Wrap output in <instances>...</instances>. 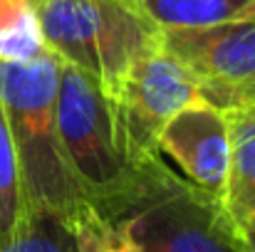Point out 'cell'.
Segmentation results:
<instances>
[{"instance_id":"1","label":"cell","mask_w":255,"mask_h":252,"mask_svg":"<svg viewBox=\"0 0 255 252\" xmlns=\"http://www.w3.org/2000/svg\"><path fill=\"white\" fill-rule=\"evenodd\" d=\"M60 57L47 47L27 62H0V106L32 218L65 223L85 200L57 134Z\"/></svg>"},{"instance_id":"13","label":"cell","mask_w":255,"mask_h":252,"mask_svg":"<svg viewBox=\"0 0 255 252\" xmlns=\"http://www.w3.org/2000/svg\"><path fill=\"white\" fill-rule=\"evenodd\" d=\"M0 252H75L70 230L55 218H37L25 238L0 248Z\"/></svg>"},{"instance_id":"5","label":"cell","mask_w":255,"mask_h":252,"mask_svg":"<svg viewBox=\"0 0 255 252\" xmlns=\"http://www.w3.org/2000/svg\"><path fill=\"white\" fill-rule=\"evenodd\" d=\"M161 47L173 55L218 109L255 104V20L198 30H161Z\"/></svg>"},{"instance_id":"14","label":"cell","mask_w":255,"mask_h":252,"mask_svg":"<svg viewBox=\"0 0 255 252\" xmlns=\"http://www.w3.org/2000/svg\"><path fill=\"white\" fill-rule=\"evenodd\" d=\"M253 220H255V218H253ZM253 220H251V223H253Z\"/></svg>"},{"instance_id":"12","label":"cell","mask_w":255,"mask_h":252,"mask_svg":"<svg viewBox=\"0 0 255 252\" xmlns=\"http://www.w3.org/2000/svg\"><path fill=\"white\" fill-rule=\"evenodd\" d=\"M42 50L35 0H0V62H27Z\"/></svg>"},{"instance_id":"8","label":"cell","mask_w":255,"mask_h":252,"mask_svg":"<svg viewBox=\"0 0 255 252\" xmlns=\"http://www.w3.org/2000/svg\"><path fill=\"white\" fill-rule=\"evenodd\" d=\"M228 119V175L223 203L238 225L255 218V104L226 109Z\"/></svg>"},{"instance_id":"11","label":"cell","mask_w":255,"mask_h":252,"mask_svg":"<svg viewBox=\"0 0 255 252\" xmlns=\"http://www.w3.org/2000/svg\"><path fill=\"white\" fill-rule=\"evenodd\" d=\"M75 252H144L124 225L104 215L89 200H80L65 220Z\"/></svg>"},{"instance_id":"15","label":"cell","mask_w":255,"mask_h":252,"mask_svg":"<svg viewBox=\"0 0 255 252\" xmlns=\"http://www.w3.org/2000/svg\"><path fill=\"white\" fill-rule=\"evenodd\" d=\"M35 2H37V0H35Z\"/></svg>"},{"instance_id":"2","label":"cell","mask_w":255,"mask_h":252,"mask_svg":"<svg viewBox=\"0 0 255 252\" xmlns=\"http://www.w3.org/2000/svg\"><path fill=\"white\" fill-rule=\"evenodd\" d=\"M102 213L144 252H251L223 198L173 173L161 154L141 159L124 193Z\"/></svg>"},{"instance_id":"6","label":"cell","mask_w":255,"mask_h":252,"mask_svg":"<svg viewBox=\"0 0 255 252\" xmlns=\"http://www.w3.org/2000/svg\"><path fill=\"white\" fill-rule=\"evenodd\" d=\"M201 99L198 80L164 47L144 57L112 99L131 164L136 166L141 159L159 154L156 136L161 126L173 114Z\"/></svg>"},{"instance_id":"9","label":"cell","mask_w":255,"mask_h":252,"mask_svg":"<svg viewBox=\"0 0 255 252\" xmlns=\"http://www.w3.org/2000/svg\"><path fill=\"white\" fill-rule=\"evenodd\" d=\"M159 30H198L255 20V0H131Z\"/></svg>"},{"instance_id":"3","label":"cell","mask_w":255,"mask_h":252,"mask_svg":"<svg viewBox=\"0 0 255 252\" xmlns=\"http://www.w3.org/2000/svg\"><path fill=\"white\" fill-rule=\"evenodd\" d=\"M42 42L114 99L127 75L161 47V30L131 0H37Z\"/></svg>"},{"instance_id":"10","label":"cell","mask_w":255,"mask_h":252,"mask_svg":"<svg viewBox=\"0 0 255 252\" xmlns=\"http://www.w3.org/2000/svg\"><path fill=\"white\" fill-rule=\"evenodd\" d=\"M35 220L37 218H32L25 205L12 139L0 106V248H7L20 238H25L35 225Z\"/></svg>"},{"instance_id":"4","label":"cell","mask_w":255,"mask_h":252,"mask_svg":"<svg viewBox=\"0 0 255 252\" xmlns=\"http://www.w3.org/2000/svg\"><path fill=\"white\" fill-rule=\"evenodd\" d=\"M55 116L65 159L85 200L99 210L109 208L134 173L112 99L92 75L60 60Z\"/></svg>"},{"instance_id":"7","label":"cell","mask_w":255,"mask_h":252,"mask_svg":"<svg viewBox=\"0 0 255 252\" xmlns=\"http://www.w3.org/2000/svg\"><path fill=\"white\" fill-rule=\"evenodd\" d=\"M156 151L171 159L193 185L221 195L228 175L226 111L201 99L173 114L156 136Z\"/></svg>"}]
</instances>
